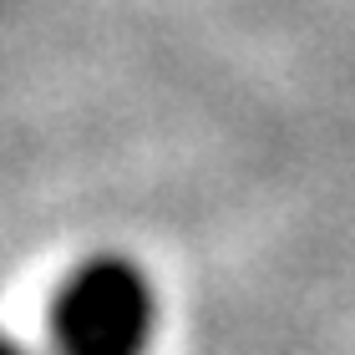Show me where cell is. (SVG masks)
<instances>
[{
    "label": "cell",
    "mask_w": 355,
    "mask_h": 355,
    "mask_svg": "<svg viewBox=\"0 0 355 355\" xmlns=\"http://www.w3.org/2000/svg\"><path fill=\"white\" fill-rule=\"evenodd\" d=\"M157 335V289L127 254L82 259L51 304L56 355H148Z\"/></svg>",
    "instance_id": "1"
},
{
    "label": "cell",
    "mask_w": 355,
    "mask_h": 355,
    "mask_svg": "<svg viewBox=\"0 0 355 355\" xmlns=\"http://www.w3.org/2000/svg\"><path fill=\"white\" fill-rule=\"evenodd\" d=\"M0 355H41L36 345H26L21 335H10V330H0Z\"/></svg>",
    "instance_id": "2"
}]
</instances>
